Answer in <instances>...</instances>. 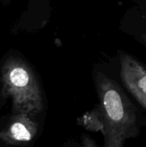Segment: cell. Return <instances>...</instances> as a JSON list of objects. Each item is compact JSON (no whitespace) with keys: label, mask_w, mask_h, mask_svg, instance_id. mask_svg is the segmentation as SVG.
Wrapping results in <instances>:
<instances>
[{"label":"cell","mask_w":146,"mask_h":147,"mask_svg":"<svg viewBox=\"0 0 146 147\" xmlns=\"http://www.w3.org/2000/svg\"><path fill=\"white\" fill-rule=\"evenodd\" d=\"M25 114L14 115L10 122L0 132V140L9 145L30 142L38 132V124Z\"/></svg>","instance_id":"277c9868"},{"label":"cell","mask_w":146,"mask_h":147,"mask_svg":"<svg viewBox=\"0 0 146 147\" xmlns=\"http://www.w3.org/2000/svg\"><path fill=\"white\" fill-rule=\"evenodd\" d=\"M120 75L124 90L146 111V66L137 58L120 53Z\"/></svg>","instance_id":"3957f363"},{"label":"cell","mask_w":146,"mask_h":147,"mask_svg":"<svg viewBox=\"0 0 146 147\" xmlns=\"http://www.w3.org/2000/svg\"><path fill=\"white\" fill-rule=\"evenodd\" d=\"M3 93L10 97L14 115L35 117L43 110L42 92L33 70L21 59L9 57L2 67Z\"/></svg>","instance_id":"7a4b0ae2"},{"label":"cell","mask_w":146,"mask_h":147,"mask_svg":"<svg viewBox=\"0 0 146 147\" xmlns=\"http://www.w3.org/2000/svg\"><path fill=\"white\" fill-rule=\"evenodd\" d=\"M94 82L104 123L102 147H124L146 127V115L115 79L96 71Z\"/></svg>","instance_id":"6da1fadb"},{"label":"cell","mask_w":146,"mask_h":147,"mask_svg":"<svg viewBox=\"0 0 146 147\" xmlns=\"http://www.w3.org/2000/svg\"><path fill=\"white\" fill-rule=\"evenodd\" d=\"M142 40H143V42L145 44V46H146V34L142 36Z\"/></svg>","instance_id":"52a82bcc"},{"label":"cell","mask_w":146,"mask_h":147,"mask_svg":"<svg viewBox=\"0 0 146 147\" xmlns=\"http://www.w3.org/2000/svg\"><path fill=\"white\" fill-rule=\"evenodd\" d=\"M82 141H83V145L84 147H100L91 138L88 137V136H83L82 138Z\"/></svg>","instance_id":"8992f818"},{"label":"cell","mask_w":146,"mask_h":147,"mask_svg":"<svg viewBox=\"0 0 146 147\" xmlns=\"http://www.w3.org/2000/svg\"><path fill=\"white\" fill-rule=\"evenodd\" d=\"M77 124L88 131L102 134L104 123L99 105L96 104L93 109L85 112L81 117H79L77 119Z\"/></svg>","instance_id":"5b68a950"}]
</instances>
